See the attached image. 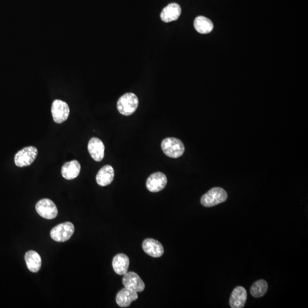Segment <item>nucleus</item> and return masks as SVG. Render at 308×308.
Here are the masks:
<instances>
[{"label": "nucleus", "mask_w": 308, "mask_h": 308, "mask_svg": "<svg viewBox=\"0 0 308 308\" xmlns=\"http://www.w3.org/2000/svg\"><path fill=\"white\" fill-rule=\"evenodd\" d=\"M139 105L138 97L134 93L124 94L117 102V109L125 116H129L136 111Z\"/></svg>", "instance_id": "1"}, {"label": "nucleus", "mask_w": 308, "mask_h": 308, "mask_svg": "<svg viewBox=\"0 0 308 308\" xmlns=\"http://www.w3.org/2000/svg\"><path fill=\"white\" fill-rule=\"evenodd\" d=\"M228 198L227 193L221 187H215L203 195L201 203L205 207H212L224 203Z\"/></svg>", "instance_id": "2"}, {"label": "nucleus", "mask_w": 308, "mask_h": 308, "mask_svg": "<svg viewBox=\"0 0 308 308\" xmlns=\"http://www.w3.org/2000/svg\"><path fill=\"white\" fill-rule=\"evenodd\" d=\"M162 150L167 157L178 158L184 154L185 148L184 144L175 138H167L162 142Z\"/></svg>", "instance_id": "3"}, {"label": "nucleus", "mask_w": 308, "mask_h": 308, "mask_svg": "<svg viewBox=\"0 0 308 308\" xmlns=\"http://www.w3.org/2000/svg\"><path fill=\"white\" fill-rule=\"evenodd\" d=\"M38 150L34 146L26 147L15 155V163L17 166L24 167L31 165L38 155Z\"/></svg>", "instance_id": "4"}, {"label": "nucleus", "mask_w": 308, "mask_h": 308, "mask_svg": "<svg viewBox=\"0 0 308 308\" xmlns=\"http://www.w3.org/2000/svg\"><path fill=\"white\" fill-rule=\"evenodd\" d=\"M74 229L75 228L72 223H62L51 230V238L57 242H66L73 235Z\"/></svg>", "instance_id": "5"}, {"label": "nucleus", "mask_w": 308, "mask_h": 308, "mask_svg": "<svg viewBox=\"0 0 308 308\" xmlns=\"http://www.w3.org/2000/svg\"><path fill=\"white\" fill-rule=\"evenodd\" d=\"M36 211L41 217L46 219H53L58 215V209L55 203L48 199H43L37 202Z\"/></svg>", "instance_id": "6"}, {"label": "nucleus", "mask_w": 308, "mask_h": 308, "mask_svg": "<svg viewBox=\"0 0 308 308\" xmlns=\"http://www.w3.org/2000/svg\"><path fill=\"white\" fill-rule=\"evenodd\" d=\"M52 114L53 120L56 123H62L69 116V106L65 102L56 100L52 103Z\"/></svg>", "instance_id": "7"}, {"label": "nucleus", "mask_w": 308, "mask_h": 308, "mask_svg": "<svg viewBox=\"0 0 308 308\" xmlns=\"http://www.w3.org/2000/svg\"><path fill=\"white\" fill-rule=\"evenodd\" d=\"M167 184L166 176L157 172L151 174L147 179L146 187L151 192H158L164 189Z\"/></svg>", "instance_id": "8"}, {"label": "nucleus", "mask_w": 308, "mask_h": 308, "mask_svg": "<svg viewBox=\"0 0 308 308\" xmlns=\"http://www.w3.org/2000/svg\"><path fill=\"white\" fill-rule=\"evenodd\" d=\"M123 285L124 287L134 291L141 292L145 288V284L137 273L134 272H127L123 277Z\"/></svg>", "instance_id": "9"}, {"label": "nucleus", "mask_w": 308, "mask_h": 308, "mask_svg": "<svg viewBox=\"0 0 308 308\" xmlns=\"http://www.w3.org/2000/svg\"><path fill=\"white\" fill-rule=\"evenodd\" d=\"M144 252L152 258H158L164 255V248L162 244L154 239H145L142 244Z\"/></svg>", "instance_id": "10"}, {"label": "nucleus", "mask_w": 308, "mask_h": 308, "mask_svg": "<svg viewBox=\"0 0 308 308\" xmlns=\"http://www.w3.org/2000/svg\"><path fill=\"white\" fill-rule=\"evenodd\" d=\"M88 151L94 161L101 162L104 157V145L99 138H92L88 144Z\"/></svg>", "instance_id": "11"}, {"label": "nucleus", "mask_w": 308, "mask_h": 308, "mask_svg": "<svg viewBox=\"0 0 308 308\" xmlns=\"http://www.w3.org/2000/svg\"><path fill=\"white\" fill-rule=\"evenodd\" d=\"M138 298L137 292L124 287L117 293L116 302L118 306L121 308H127Z\"/></svg>", "instance_id": "12"}, {"label": "nucleus", "mask_w": 308, "mask_h": 308, "mask_svg": "<svg viewBox=\"0 0 308 308\" xmlns=\"http://www.w3.org/2000/svg\"><path fill=\"white\" fill-rule=\"evenodd\" d=\"M182 13L181 6L177 3H171L163 9L161 13V18L164 22H170L177 20Z\"/></svg>", "instance_id": "13"}, {"label": "nucleus", "mask_w": 308, "mask_h": 308, "mask_svg": "<svg viewBox=\"0 0 308 308\" xmlns=\"http://www.w3.org/2000/svg\"><path fill=\"white\" fill-rule=\"evenodd\" d=\"M247 293L245 287H238L232 291L229 304L232 308H242L245 306Z\"/></svg>", "instance_id": "14"}, {"label": "nucleus", "mask_w": 308, "mask_h": 308, "mask_svg": "<svg viewBox=\"0 0 308 308\" xmlns=\"http://www.w3.org/2000/svg\"><path fill=\"white\" fill-rule=\"evenodd\" d=\"M114 170L110 165H104L98 171L96 181L98 185L104 187L112 183L114 178Z\"/></svg>", "instance_id": "15"}, {"label": "nucleus", "mask_w": 308, "mask_h": 308, "mask_svg": "<svg viewBox=\"0 0 308 308\" xmlns=\"http://www.w3.org/2000/svg\"><path fill=\"white\" fill-rule=\"evenodd\" d=\"M113 268L118 275H124L129 268L130 260L128 257L123 253L118 254L113 260Z\"/></svg>", "instance_id": "16"}, {"label": "nucleus", "mask_w": 308, "mask_h": 308, "mask_svg": "<svg viewBox=\"0 0 308 308\" xmlns=\"http://www.w3.org/2000/svg\"><path fill=\"white\" fill-rule=\"evenodd\" d=\"M81 171V164L79 161L73 160L66 162L62 169V177L66 180H72L79 175Z\"/></svg>", "instance_id": "17"}, {"label": "nucleus", "mask_w": 308, "mask_h": 308, "mask_svg": "<svg viewBox=\"0 0 308 308\" xmlns=\"http://www.w3.org/2000/svg\"><path fill=\"white\" fill-rule=\"evenodd\" d=\"M25 260L27 267L30 271L34 273L38 272L41 267V258L39 254L34 250H29L25 255Z\"/></svg>", "instance_id": "18"}, {"label": "nucleus", "mask_w": 308, "mask_h": 308, "mask_svg": "<svg viewBox=\"0 0 308 308\" xmlns=\"http://www.w3.org/2000/svg\"><path fill=\"white\" fill-rule=\"evenodd\" d=\"M195 29L201 34L211 33L214 29V24L210 20L204 16H198L194 21Z\"/></svg>", "instance_id": "19"}, {"label": "nucleus", "mask_w": 308, "mask_h": 308, "mask_svg": "<svg viewBox=\"0 0 308 308\" xmlns=\"http://www.w3.org/2000/svg\"><path fill=\"white\" fill-rule=\"evenodd\" d=\"M268 290V284L264 280L257 281L250 287V293L256 298L262 297L265 295Z\"/></svg>", "instance_id": "20"}]
</instances>
